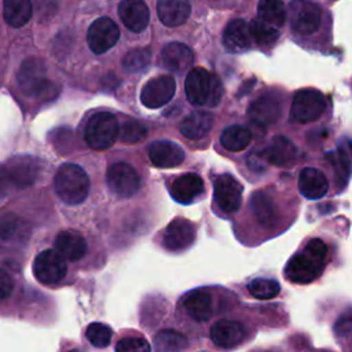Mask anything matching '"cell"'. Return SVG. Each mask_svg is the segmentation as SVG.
I'll list each match as a JSON object with an SVG mask.
<instances>
[{
    "mask_svg": "<svg viewBox=\"0 0 352 352\" xmlns=\"http://www.w3.org/2000/svg\"><path fill=\"white\" fill-rule=\"evenodd\" d=\"M329 100L316 88H304L294 94L290 106V121L311 124L318 121L327 110Z\"/></svg>",
    "mask_w": 352,
    "mask_h": 352,
    "instance_id": "obj_4",
    "label": "cell"
},
{
    "mask_svg": "<svg viewBox=\"0 0 352 352\" xmlns=\"http://www.w3.org/2000/svg\"><path fill=\"white\" fill-rule=\"evenodd\" d=\"M212 341L220 348H232L243 341L245 329L239 322L221 319L210 329Z\"/></svg>",
    "mask_w": 352,
    "mask_h": 352,
    "instance_id": "obj_22",
    "label": "cell"
},
{
    "mask_svg": "<svg viewBox=\"0 0 352 352\" xmlns=\"http://www.w3.org/2000/svg\"><path fill=\"white\" fill-rule=\"evenodd\" d=\"M195 239L194 224L183 217L173 219L164 231V246L172 252H180L191 246Z\"/></svg>",
    "mask_w": 352,
    "mask_h": 352,
    "instance_id": "obj_14",
    "label": "cell"
},
{
    "mask_svg": "<svg viewBox=\"0 0 352 352\" xmlns=\"http://www.w3.org/2000/svg\"><path fill=\"white\" fill-rule=\"evenodd\" d=\"M3 16L12 28H21L32 16V3L29 0H7L3 3Z\"/></svg>",
    "mask_w": 352,
    "mask_h": 352,
    "instance_id": "obj_30",
    "label": "cell"
},
{
    "mask_svg": "<svg viewBox=\"0 0 352 352\" xmlns=\"http://www.w3.org/2000/svg\"><path fill=\"white\" fill-rule=\"evenodd\" d=\"M249 293L258 300H270L279 294L280 286L276 280L268 278H256L248 285Z\"/></svg>",
    "mask_w": 352,
    "mask_h": 352,
    "instance_id": "obj_34",
    "label": "cell"
},
{
    "mask_svg": "<svg viewBox=\"0 0 352 352\" xmlns=\"http://www.w3.org/2000/svg\"><path fill=\"white\" fill-rule=\"evenodd\" d=\"M161 63L173 73H182L194 62L192 51L183 43H169L161 50Z\"/></svg>",
    "mask_w": 352,
    "mask_h": 352,
    "instance_id": "obj_21",
    "label": "cell"
},
{
    "mask_svg": "<svg viewBox=\"0 0 352 352\" xmlns=\"http://www.w3.org/2000/svg\"><path fill=\"white\" fill-rule=\"evenodd\" d=\"M67 272L65 258L54 249H47L38 253L33 261V274L43 285L59 283Z\"/></svg>",
    "mask_w": 352,
    "mask_h": 352,
    "instance_id": "obj_8",
    "label": "cell"
},
{
    "mask_svg": "<svg viewBox=\"0 0 352 352\" xmlns=\"http://www.w3.org/2000/svg\"><path fill=\"white\" fill-rule=\"evenodd\" d=\"M249 26H250L252 38L256 41V44H258L261 47L272 45L279 38V29L268 25L267 22H264L258 18L252 21V23Z\"/></svg>",
    "mask_w": 352,
    "mask_h": 352,
    "instance_id": "obj_33",
    "label": "cell"
},
{
    "mask_svg": "<svg viewBox=\"0 0 352 352\" xmlns=\"http://www.w3.org/2000/svg\"><path fill=\"white\" fill-rule=\"evenodd\" d=\"M70 352H81V351H78V349H73V351H70Z\"/></svg>",
    "mask_w": 352,
    "mask_h": 352,
    "instance_id": "obj_42",
    "label": "cell"
},
{
    "mask_svg": "<svg viewBox=\"0 0 352 352\" xmlns=\"http://www.w3.org/2000/svg\"><path fill=\"white\" fill-rule=\"evenodd\" d=\"M56 195L67 205H78L89 192V179L85 170L76 164H63L54 176Z\"/></svg>",
    "mask_w": 352,
    "mask_h": 352,
    "instance_id": "obj_2",
    "label": "cell"
},
{
    "mask_svg": "<svg viewBox=\"0 0 352 352\" xmlns=\"http://www.w3.org/2000/svg\"><path fill=\"white\" fill-rule=\"evenodd\" d=\"M150 51L146 48H135L122 59V67L129 73H139L143 72L150 63Z\"/></svg>",
    "mask_w": 352,
    "mask_h": 352,
    "instance_id": "obj_35",
    "label": "cell"
},
{
    "mask_svg": "<svg viewBox=\"0 0 352 352\" xmlns=\"http://www.w3.org/2000/svg\"><path fill=\"white\" fill-rule=\"evenodd\" d=\"M118 38H120V29L117 23L107 16L98 18L88 28L87 41L91 51L95 54H104L106 51H109L111 47L116 45Z\"/></svg>",
    "mask_w": 352,
    "mask_h": 352,
    "instance_id": "obj_11",
    "label": "cell"
},
{
    "mask_svg": "<svg viewBox=\"0 0 352 352\" xmlns=\"http://www.w3.org/2000/svg\"><path fill=\"white\" fill-rule=\"evenodd\" d=\"M187 346V338L176 330H161L154 338L155 352H182Z\"/></svg>",
    "mask_w": 352,
    "mask_h": 352,
    "instance_id": "obj_32",
    "label": "cell"
},
{
    "mask_svg": "<svg viewBox=\"0 0 352 352\" xmlns=\"http://www.w3.org/2000/svg\"><path fill=\"white\" fill-rule=\"evenodd\" d=\"M56 252L66 260H80L87 253L85 238L76 230L60 231L55 238Z\"/></svg>",
    "mask_w": 352,
    "mask_h": 352,
    "instance_id": "obj_24",
    "label": "cell"
},
{
    "mask_svg": "<svg viewBox=\"0 0 352 352\" xmlns=\"http://www.w3.org/2000/svg\"><path fill=\"white\" fill-rule=\"evenodd\" d=\"M4 173L12 184L25 188L34 183L38 175V165L32 157H15L4 166Z\"/></svg>",
    "mask_w": 352,
    "mask_h": 352,
    "instance_id": "obj_18",
    "label": "cell"
},
{
    "mask_svg": "<svg viewBox=\"0 0 352 352\" xmlns=\"http://www.w3.org/2000/svg\"><path fill=\"white\" fill-rule=\"evenodd\" d=\"M147 154L151 164L158 168L179 166L186 158L184 150L170 140L153 142L147 148Z\"/></svg>",
    "mask_w": 352,
    "mask_h": 352,
    "instance_id": "obj_15",
    "label": "cell"
},
{
    "mask_svg": "<svg viewBox=\"0 0 352 352\" xmlns=\"http://www.w3.org/2000/svg\"><path fill=\"white\" fill-rule=\"evenodd\" d=\"M0 286H1V297L7 298L10 296V293L12 292V280L10 278V275L3 270L1 271V276H0Z\"/></svg>",
    "mask_w": 352,
    "mask_h": 352,
    "instance_id": "obj_40",
    "label": "cell"
},
{
    "mask_svg": "<svg viewBox=\"0 0 352 352\" xmlns=\"http://www.w3.org/2000/svg\"><path fill=\"white\" fill-rule=\"evenodd\" d=\"M349 148H351V151H352V140H351V143H349Z\"/></svg>",
    "mask_w": 352,
    "mask_h": 352,
    "instance_id": "obj_43",
    "label": "cell"
},
{
    "mask_svg": "<svg viewBox=\"0 0 352 352\" xmlns=\"http://www.w3.org/2000/svg\"><path fill=\"white\" fill-rule=\"evenodd\" d=\"M183 307L192 319L208 320L212 316V296L205 289H195L184 296Z\"/></svg>",
    "mask_w": 352,
    "mask_h": 352,
    "instance_id": "obj_27",
    "label": "cell"
},
{
    "mask_svg": "<svg viewBox=\"0 0 352 352\" xmlns=\"http://www.w3.org/2000/svg\"><path fill=\"white\" fill-rule=\"evenodd\" d=\"M250 208L254 217L264 227H272L276 220L275 204L264 191H256L250 198Z\"/></svg>",
    "mask_w": 352,
    "mask_h": 352,
    "instance_id": "obj_28",
    "label": "cell"
},
{
    "mask_svg": "<svg viewBox=\"0 0 352 352\" xmlns=\"http://www.w3.org/2000/svg\"><path fill=\"white\" fill-rule=\"evenodd\" d=\"M337 342L341 345V348H342L344 352H352V330L348 333V336L342 337V338L338 340Z\"/></svg>",
    "mask_w": 352,
    "mask_h": 352,
    "instance_id": "obj_41",
    "label": "cell"
},
{
    "mask_svg": "<svg viewBox=\"0 0 352 352\" xmlns=\"http://www.w3.org/2000/svg\"><path fill=\"white\" fill-rule=\"evenodd\" d=\"M213 126V116L204 110H195L183 118L180 132L191 140H198L209 133Z\"/></svg>",
    "mask_w": 352,
    "mask_h": 352,
    "instance_id": "obj_26",
    "label": "cell"
},
{
    "mask_svg": "<svg viewBox=\"0 0 352 352\" xmlns=\"http://www.w3.org/2000/svg\"><path fill=\"white\" fill-rule=\"evenodd\" d=\"M329 260L327 243L320 238H311L301 250L290 257L285 267V276L292 283H312L323 275Z\"/></svg>",
    "mask_w": 352,
    "mask_h": 352,
    "instance_id": "obj_1",
    "label": "cell"
},
{
    "mask_svg": "<svg viewBox=\"0 0 352 352\" xmlns=\"http://www.w3.org/2000/svg\"><path fill=\"white\" fill-rule=\"evenodd\" d=\"M242 184L231 175H220L213 183V198L224 213H235L242 204Z\"/></svg>",
    "mask_w": 352,
    "mask_h": 352,
    "instance_id": "obj_10",
    "label": "cell"
},
{
    "mask_svg": "<svg viewBox=\"0 0 352 352\" xmlns=\"http://www.w3.org/2000/svg\"><path fill=\"white\" fill-rule=\"evenodd\" d=\"M282 114L279 99L272 94H265L253 100L248 109L249 118L261 126L275 124Z\"/></svg>",
    "mask_w": 352,
    "mask_h": 352,
    "instance_id": "obj_16",
    "label": "cell"
},
{
    "mask_svg": "<svg viewBox=\"0 0 352 352\" xmlns=\"http://www.w3.org/2000/svg\"><path fill=\"white\" fill-rule=\"evenodd\" d=\"M205 191L204 180L198 173L190 172V173H183L177 176L170 187L169 192L172 198L183 205H190L195 201H198Z\"/></svg>",
    "mask_w": 352,
    "mask_h": 352,
    "instance_id": "obj_13",
    "label": "cell"
},
{
    "mask_svg": "<svg viewBox=\"0 0 352 352\" xmlns=\"http://www.w3.org/2000/svg\"><path fill=\"white\" fill-rule=\"evenodd\" d=\"M23 223L19 219H15L14 216H4L3 217V227H1V236L3 241H7L8 238L12 239L15 235H21Z\"/></svg>",
    "mask_w": 352,
    "mask_h": 352,
    "instance_id": "obj_39",
    "label": "cell"
},
{
    "mask_svg": "<svg viewBox=\"0 0 352 352\" xmlns=\"http://www.w3.org/2000/svg\"><path fill=\"white\" fill-rule=\"evenodd\" d=\"M106 182L109 188L120 198L132 197L140 187V177L135 168L126 162H117L107 168Z\"/></svg>",
    "mask_w": 352,
    "mask_h": 352,
    "instance_id": "obj_9",
    "label": "cell"
},
{
    "mask_svg": "<svg viewBox=\"0 0 352 352\" xmlns=\"http://www.w3.org/2000/svg\"><path fill=\"white\" fill-rule=\"evenodd\" d=\"M191 12V6L183 0H160L157 3V14L160 21L169 28L184 23Z\"/></svg>",
    "mask_w": 352,
    "mask_h": 352,
    "instance_id": "obj_25",
    "label": "cell"
},
{
    "mask_svg": "<svg viewBox=\"0 0 352 352\" xmlns=\"http://www.w3.org/2000/svg\"><path fill=\"white\" fill-rule=\"evenodd\" d=\"M258 19L267 22L268 25L279 29L286 21V8L282 1H260L257 6Z\"/></svg>",
    "mask_w": 352,
    "mask_h": 352,
    "instance_id": "obj_31",
    "label": "cell"
},
{
    "mask_svg": "<svg viewBox=\"0 0 352 352\" xmlns=\"http://www.w3.org/2000/svg\"><path fill=\"white\" fill-rule=\"evenodd\" d=\"M19 88L30 96L50 98L55 95L54 85L45 78V65L37 58L26 59L16 74Z\"/></svg>",
    "mask_w": 352,
    "mask_h": 352,
    "instance_id": "obj_6",
    "label": "cell"
},
{
    "mask_svg": "<svg viewBox=\"0 0 352 352\" xmlns=\"http://www.w3.org/2000/svg\"><path fill=\"white\" fill-rule=\"evenodd\" d=\"M147 133V129L143 124L135 120H126L120 128V138L125 143H136L142 140Z\"/></svg>",
    "mask_w": 352,
    "mask_h": 352,
    "instance_id": "obj_37",
    "label": "cell"
},
{
    "mask_svg": "<svg viewBox=\"0 0 352 352\" xmlns=\"http://www.w3.org/2000/svg\"><path fill=\"white\" fill-rule=\"evenodd\" d=\"M322 8L309 1H294L290 4V26L296 34L312 36L322 26Z\"/></svg>",
    "mask_w": 352,
    "mask_h": 352,
    "instance_id": "obj_7",
    "label": "cell"
},
{
    "mask_svg": "<svg viewBox=\"0 0 352 352\" xmlns=\"http://www.w3.org/2000/svg\"><path fill=\"white\" fill-rule=\"evenodd\" d=\"M87 340L96 348H106L111 341V329L104 323H91L85 331Z\"/></svg>",
    "mask_w": 352,
    "mask_h": 352,
    "instance_id": "obj_36",
    "label": "cell"
},
{
    "mask_svg": "<svg viewBox=\"0 0 352 352\" xmlns=\"http://www.w3.org/2000/svg\"><path fill=\"white\" fill-rule=\"evenodd\" d=\"M175 91L176 81L172 76H158L148 80L143 85L140 92V100L148 109H158L170 102Z\"/></svg>",
    "mask_w": 352,
    "mask_h": 352,
    "instance_id": "obj_12",
    "label": "cell"
},
{
    "mask_svg": "<svg viewBox=\"0 0 352 352\" xmlns=\"http://www.w3.org/2000/svg\"><path fill=\"white\" fill-rule=\"evenodd\" d=\"M118 16L128 30L139 33L148 25L150 11L144 1L124 0L118 4Z\"/></svg>",
    "mask_w": 352,
    "mask_h": 352,
    "instance_id": "obj_17",
    "label": "cell"
},
{
    "mask_svg": "<svg viewBox=\"0 0 352 352\" xmlns=\"http://www.w3.org/2000/svg\"><path fill=\"white\" fill-rule=\"evenodd\" d=\"M116 352H151V348L142 337H124L117 342Z\"/></svg>",
    "mask_w": 352,
    "mask_h": 352,
    "instance_id": "obj_38",
    "label": "cell"
},
{
    "mask_svg": "<svg viewBox=\"0 0 352 352\" xmlns=\"http://www.w3.org/2000/svg\"><path fill=\"white\" fill-rule=\"evenodd\" d=\"M329 180L326 175L312 166L304 168L298 175L300 194L307 199H320L329 191Z\"/></svg>",
    "mask_w": 352,
    "mask_h": 352,
    "instance_id": "obj_20",
    "label": "cell"
},
{
    "mask_svg": "<svg viewBox=\"0 0 352 352\" xmlns=\"http://www.w3.org/2000/svg\"><path fill=\"white\" fill-rule=\"evenodd\" d=\"M184 92L188 102L194 106H216L223 95L220 80L204 67H194L187 73Z\"/></svg>",
    "mask_w": 352,
    "mask_h": 352,
    "instance_id": "obj_3",
    "label": "cell"
},
{
    "mask_svg": "<svg viewBox=\"0 0 352 352\" xmlns=\"http://www.w3.org/2000/svg\"><path fill=\"white\" fill-rule=\"evenodd\" d=\"M252 44L250 26L245 19L236 18L227 23L223 32V45L228 52L239 54L249 50Z\"/></svg>",
    "mask_w": 352,
    "mask_h": 352,
    "instance_id": "obj_19",
    "label": "cell"
},
{
    "mask_svg": "<svg viewBox=\"0 0 352 352\" xmlns=\"http://www.w3.org/2000/svg\"><path fill=\"white\" fill-rule=\"evenodd\" d=\"M120 128L114 114L109 111H98L92 114L87 122L84 139L94 150H106L116 142Z\"/></svg>",
    "mask_w": 352,
    "mask_h": 352,
    "instance_id": "obj_5",
    "label": "cell"
},
{
    "mask_svg": "<svg viewBox=\"0 0 352 352\" xmlns=\"http://www.w3.org/2000/svg\"><path fill=\"white\" fill-rule=\"evenodd\" d=\"M267 162L276 166H289L297 157V148L292 140L285 136H275L271 144L260 154Z\"/></svg>",
    "mask_w": 352,
    "mask_h": 352,
    "instance_id": "obj_23",
    "label": "cell"
},
{
    "mask_svg": "<svg viewBox=\"0 0 352 352\" xmlns=\"http://www.w3.org/2000/svg\"><path fill=\"white\" fill-rule=\"evenodd\" d=\"M252 140V132L243 125H230L220 135L221 146L228 151H242Z\"/></svg>",
    "mask_w": 352,
    "mask_h": 352,
    "instance_id": "obj_29",
    "label": "cell"
}]
</instances>
